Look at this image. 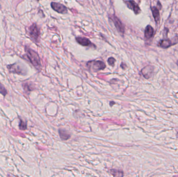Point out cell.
<instances>
[{
    "label": "cell",
    "mask_w": 178,
    "mask_h": 177,
    "mask_svg": "<svg viewBox=\"0 0 178 177\" xmlns=\"http://www.w3.org/2000/svg\"><path fill=\"white\" fill-rule=\"evenodd\" d=\"M25 50L26 56L32 65L37 69H40L41 67V61L38 53L27 46H26Z\"/></svg>",
    "instance_id": "obj_1"
},
{
    "label": "cell",
    "mask_w": 178,
    "mask_h": 177,
    "mask_svg": "<svg viewBox=\"0 0 178 177\" xmlns=\"http://www.w3.org/2000/svg\"><path fill=\"white\" fill-rule=\"evenodd\" d=\"M28 34L31 40L34 42H39L40 36V30L37 25L33 23L28 27L27 30Z\"/></svg>",
    "instance_id": "obj_2"
},
{
    "label": "cell",
    "mask_w": 178,
    "mask_h": 177,
    "mask_svg": "<svg viewBox=\"0 0 178 177\" xmlns=\"http://www.w3.org/2000/svg\"><path fill=\"white\" fill-rule=\"evenodd\" d=\"M89 69L93 72H97L104 70L106 68V65L103 61L100 60H93L89 61L86 63Z\"/></svg>",
    "instance_id": "obj_3"
},
{
    "label": "cell",
    "mask_w": 178,
    "mask_h": 177,
    "mask_svg": "<svg viewBox=\"0 0 178 177\" xmlns=\"http://www.w3.org/2000/svg\"><path fill=\"white\" fill-rule=\"evenodd\" d=\"M178 43V36H176L171 39H164L160 40L158 43V46L163 48H167L169 47L176 45Z\"/></svg>",
    "instance_id": "obj_4"
},
{
    "label": "cell",
    "mask_w": 178,
    "mask_h": 177,
    "mask_svg": "<svg viewBox=\"0 0 178 177\" xmlns=\"http://www.w3.org/2000/svg\"><path fill=\"white\" fill-rule=\"evenodd\" d=\"M110 18L111 19L112 21H113L116 28L117 30L119 32L120 34H124L125 33V26L123 25V23H122L121 20L115 15H111Z\"/></svg>",
    "instance_id": "obj_5"
},
{
    "label": "cell",
    "mask_w": 178,
    "mask_h": 177,
    "mask_svg": "<svg viewBox=\"0 0 178 177\" xmlns=\"http://www.w3.org/2000/svg\"><path fill=\"white\" fill-rule=\"evenodd\" d=\"M124 2L126 3L129 9L133 11L136 15H138L141 13V10L140 7L133 0H126L124 1Z\"/></svg>",
    "instance_id": "obj_6"
},
{
    "label": "cell",
    "mask_w": 178,
    "mask_h": 177,
    "mask_svg": "<svg viewBox=\"0 0 178 177\" xmlns=\"http://www.w3.org/2000/svg\"><path fill=\"white\" fill-rule=\"evenodd\" d=\"M51 7L53 10L59 14H66L68 12L67 7L65 5L62 4L61 3L56 2H52L51 4Z\"/></svg>",
    "instance_id": "obj_7"
},
{
    "label": "cell",
    "mask_w": 178,
    "mask_h": 177,
    "mask_svg": "<svg viewBox=\"0 0 178 177\" xmlns=\"http://www.w3.org/2000/svg\"><path fill=\"white\" fill-rule=\"evenodd\" d=\"M154 67L151 66H147L141 70V73L146 79H149L153 75Z\"/></svg>",
    "instance_id": "obj_8"
},
{
    "label": "cell",
    "mask_w": 178,
    "mask_h": 177,
    "mask_svg": "<svg viewBox=\"0 0 178 177\" xmlns=\"http://www.w3.org/2000/svg\"><path fill=\"white\" fill-rule=\"evenodd\" d=\"M10 72L17 73L18 74H23V72L20 66L17 63H14L13 65H9L7 66Z\"/></svg>",
    "instance_id": "obj_9"
},
{
    "label": "cell",
    "mask_w": 178,
    "mask_h": 177,
    "mask_svg": "<svg viewBox=\"0 0 178 177\" xmlns=\"http://www.w3.org/2000/svg\"><path fill=\"white\" fill-rule=\"evenodd\" d=\"M76 41L83 46H89L91 45H93L88 38H84V37H77L75 38Z\"/></svg>",
    "instance_id": "obj_10"
},
{
    "label": "cell",
    "mask_w": 178,
    "mask_h": 177,
    "mask_svg": "<svg viewBox=\"0 0 178 177\" xmlns=\"http://www.w3.org/2000/svg\"><path fill=\"white\" fill-rule=\"evenodd\" d=\"M154 33V30L151 25H147L145 28L144 31V37L147 40L150 39L153 37Z\"/></svg>",
    "instance_id": "obj_11"
},
{
    "label": "cell",
    "mask_w": 178,
    "mask_h": 177,
    "mask_svg": "<svg viewBox=\"0 0 178 177\" xmlns=\"http://www.w3.org/2000/svg\"><path fill=\"white\" fill-rule=\"evenodd\" d=\"M151 11L153 14V17L155 19V21L157 23H159L160 22V14L159 10L156 7H151Z\"/></svg>",
    "instance_id": "obj_12"
},
{
    "label": "cell",
    "mask_w": 178,
    "mask_h": 177,
    "mask_svg": "<svg viewBox=\"0 0 178 177\" xmlns=\"http://www.w3.org/2000/svg\"><path fill=\"white\" fill-rule=\"evenodd\" d=\"M59 135H60L61 139L64 140L68 139L70 137V135L67 133V132L64 130H61V129L59 130Z\"/></svg>",
    "instance_id": "obj_13"
},
{
    "label": "cell",
    "mask_w": 178,
    "mask_h": 177,
    "mask_svg": "<svg viewBox=\"0 0 178 177\" xmlns=\"http://www.w3.org/2000/svg\"><path fill=\"white\" fill-rule=\"evenodd\" d=\"M111 173L112 175H113L114 176H115V177H122L123 176V173L122 171H120L119 170H111Z\"/></svg>",
    "instance_id": "obj_14"
},
{
    "label": "cell",
    "mask_w": 178,
    "mask_h": 177,
    "mask_svg": "<svg viewBox=\"0 0 178 177\" xmlns=\"http://www.w3.org/2000/svg\"><path fill=\"white\" fill-rule=\"evenodd\" d=\"M0 94H2L3 96H6L7 94L6 88L4 87V86L2 84L0 83Z\"/></svg>",
    "instance_id": "obj_15"
},
{
    "label": "cell",
    "mask_w": 178,
    "mask_h": 177,
    "mask_svg": "<svg viewBox=\"0 0 178 177\" xmlns=\"http://www.w3.org/2000/svg\"><path fill=\"white\" fill-rule=\"evenodd\" d=\"M19 129H21L22 130H25L27 128V124L22 121L21 119H20V123L19 124Z\"/></svg>",
    "instance_id": "obj_16"
},
{
    "label": "cell",
    "mask_w": 178,
    "mask_h": 177,
    "mask_svg": "<svg viewBox=\"0 0 178 177\" xmlns=\"http://www.w3.org/2000/svg\"><path fill=\"white\" fill-rule=\"evenodd\" d=\"M107 62H108L109 65H111V66H114V65L115 63L116 62L115 59L113 58V57L109 58L108 59V60H107Z\"/></svg>",
    "instance_id": "obj_17"
},
{
    "label": "cell",
    "mask_w": 178,
    "mask_h": 177,
    "mask_svg": "<svg viewBox=\"0 0 178 177\" xmlns=\"http://www.w3.org/2000/svg\"><path fill=\"white\" fill-rule=\"evenodd\" d=\"M157 7V9H158L159 10L161 9V8H162V6H161L160 3L159 2V1H158V2H157V7Z\"/></svg>",
    "instance_id": "obj_18"
},
{
    "label": "cell",
    "mask_w": 178,
    "mask_h": 177,
    "mask_svg": "<svg viewBox=\"0 0 178 177\" xmlns=\"http://www.w3.org/2000/svg\"><path fill=\"white\" fill-rule=\"evenodd\" d=\"M177 65H178V60L177 61Z\"/></svg>",
    "instance_id": "obj_19"
},
{
    "label": "cell",
    "mask_w": 178,
    "mask_h": 177,
    "mask_svg": "<svg viewBox=\"0 0 178 177\" xmlns=\"http://www.w3.org/2000/svg\"><path fill=\"white\" fill-rule=\"evenodd\" d=\"M37 1H40V0H37Z\"/></svg>",
    "instance_id": "obj_20"
}]
</instances>
